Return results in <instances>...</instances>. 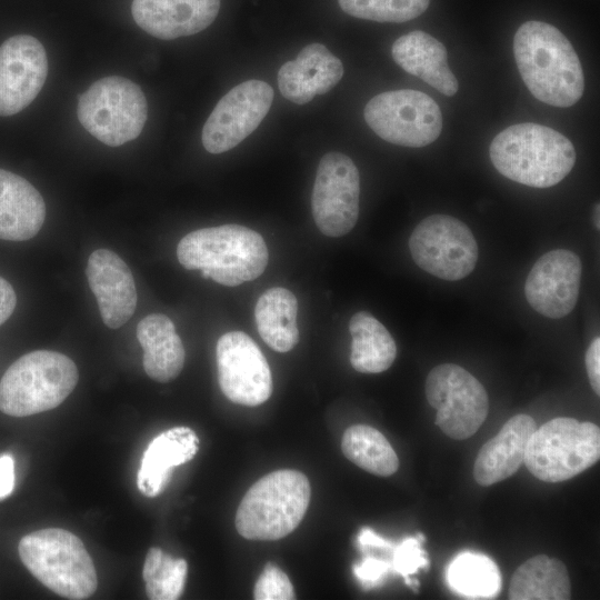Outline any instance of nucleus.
<instances>
[{
  "mask_svg": "<svg viewBox=\"0 0 600 600\" xmlns=\"http://www.w3.org/2000/svg\"><path fill=\"white\" fill-rule=\"evenodd\" d=\"M513 54L531 94L541 102L569 108L584 91V74L572 44L554 26L527 21L517 30Z\"/></svg>",
  "mask_w": 600,
  "mask_h": 600,
  "instance_id": "obj_1",
  "label": "nucleus"
},
{
  "mask_svg": "<svg viewBox=\"0 0 600 600\" xmlns=\"http://www.w3.org/2000/svg\"><path fill=\"white\" fill-rule=\"evenodd\" d=\"M177 258L188 270L227 287H237L260 277L269 253L257 231L240 224L202 228L186 234L177 246Z\"/></svg>",
  "mask_w": 600,
  "mask_h": 600,
  "instance_id": "obj_2",
  "label": "nucleus"
},
{
  "mask_svg": "<svg viewBox=\"0 0 600 600\" xmlns=\"http://www.w3.org/2000/svg\"><path fill=\"white\" fill-rule=\"evenodd\" d=\"M490 160L506 178L533 188L563 180L576 163L572 142L549 127L524 122L499 132L490 143Z\"/></svg>",
  "mask_w": 600,
  "mask_h": 600,
  "instance_id": "obj_3",
  "label": "nucleus"
},
{
  "mask_svg": "<svg viewBox=\"0 0 600 600\" xmlns=\"http://www.w3.org/2000/svg\"><path fill=\"white\" fill-rule=\"evenodd\" d=\"M308 478L297 470H277L259 479L236 514L238 532L249 540H279L303 519L310 502Z\"/></svg>",
  "mask_w": 600,
  "mask_h": 600,
  "instance_id": "obj_4",
  "label": "nucleus"
},
{
  "mask_svg": "<svg viewBox=\"0 0 600 600\" xmlns=\"http://www.w3.org/2000/svg\"><path fill=\"white\" fill-rule=\"evenodd\" d=\"M18 550L26 568L54 593L81 600L96 592L94 564L83 542L72 532L41 529L24 536Z\"/></svg>",
  "mask_w": 600,
  "mask_h": 600,
  "instance_id": "obj_5",
  "label": "nucleus"
},
{
  "mask_svg": "<svg viewBox=\"0 0 600 600\" xmlns=\"http://www.w3.org/2000/svg\"><path fill=\"white\" fill-rule=\"evenodd\" d=\"M79 379L76 363L66 354L37 350L16 360L0 381V410L27 417L61 404Z\"/></svg>",
  "mask_w": 600,
  "mask_h": 600,
  "instance_id": "obj_6",
  "label": "nucleus"
},
{
  "mask_svg": "<svg viewBox=\"0 0 600 600\" xmlns=\"http://www.w3.org/2000/svg\"><path fill=\"white\" fill-rule=\"evenodd\" d=\"M599 458V427L560 417L536 428L528 441L523 462L537 479L560 482L589 469Z\"/></svg>",
  "mask_w": 600,
  "mask_h": 600,
  "instance_id": "obj_7",
  "label": "nucleus"
},
{
  "mask_svg": "<svg viewBox=\"0 0 600 600\" xmlns=\"http://www.w3.org/2000/svg\"><path fill=\"white\" fill-rule=\"evenodd\" d=\"M77 117L99 141L119 147L141 133L148 117L147 99L133 81L104 77L78 97Z\"/></svg>",
  "mask_w": 600,
  "mask_h": 600,
  "instance_id": "obj_8",
  "label": "nucleus"
},
{
  "mask_svg": "<svg viewBox=\"0 0 600 600\" xmlns=\"http://www.w3.org/2000/svg\"><path fill=\"white\" fill-rule=\"evenodd\" d=\"M363 117L381 139L402 147L420 148L432 143L442 130V113L428 94L411 89L374 96Z\"/></svg>",
  "mask_w": 600,
  "mask_h": 600,
  "instance_id": "obj_9",
  "label": "nucleus"
},
{
  "mask_svg": "<svg viewBox=\"0 0 600 600\" xmlns=\"http://www.w3.org/2000/svg\"><path fill=\"white\" fill-rule=\"evenodd\" d=\"M426 398L437 411L436 424L456 440L473 436L489 411L484 387L469 371L454 363L439 364L429 372Z\"/></svg>",
  "mask_w": 600,
  "mask_h": 600,
  "instance_id": "obj_10",
  "label": "nucleus"
},
{
  "mask_svg": "<svg viewBox=\"0 0 600 600\" xmlns=\"http://www.w3.org/2000/svg\"><path fill=\"white\" fill-rule=\"evenodd\" d=\"M409 249L418 267L448 281L470 274L479 256L469 227L447 214H432L420 221L410 236Z\"/></svg>",
  "mask_w": 600,
  "mask_h": 600,
  "instance_id": "obj_11",
  "label": "nucleus"
},
{
  "mask_svg": "<svg viewBox=\"0 0 600 600\" xmlns=\"http://www.w3.org/2000/svg\"><path fill=\"white\" fill-rule=\"evenodd\" d=\"M360 176L354 162L340 152L326 153L317 169L311 197L318 229L328 237L350 232L359 217Z\"/></svg>",
  "mask_w": 600,
  "mask_h": 600,
  "instance_id": "obj_12",
  "label": "nucleus"
},
{
  "mask_svg": "<svg viewBox=\"0 0 600 600\" xmlns=\"http://www.w3.org/2000/svg\"><path fill=\"white\" fill-rule=\"evenodd\" d=\"M273 90L264 81L247 80L216 104L201 133L204 149L213 154L233 149L261 123L271 108Z\"/></svg>",
  "mask_w": 600,
  "mask_h": 600,
  "instance_id": "obj_13",
  "label": "nucleus"
},
{
  "mask_svg": "<svg viewBox=\"0 0 600 600\" xmlns=\"http://www.w3.org/2000/svg\"><path fill=\"white\" fill-rule=\"evenodd\" d=\"M219 386L232 402L256 407L272 392V377L267 359L257 343L242 331H230L217 342Z\"/></svg>",
  "mask_w": 600,
  "mask_h": 600,
  "instance_id": "obj_14",
  "label": "nucleus"
},
{
  "mask_svg": "<svg viewBox=\"0 0 600 600\" xmlns=\"http://www.w3.org/2000/svg\"><path fill=\"white\" fill-rule=\"evenodd\" d=\"M48 76V58L34 37L18 34L0 46V116L27 108L41 91Z\"/></svg>",
  "mask_w": 600,
  "mask_h": 600,
  "instance_id": "obj_15",
  "label": "nucleus"
},
{
  "mask_svg": "<svg viewBox=\"0 0 600 600\" xmlns=\"http://www.w3.org/2000/svg\"><path fill=\"white\" fill-rule=\"evenodd\" d=\"M581 269L579 257L570 250L556 249L544 253L527 277V301L542 316L563 318L576 307Z\"/></svg>",
  "mask_w": 600,
  "mask_h": 600,
  "instance_id": "obj_16",
  "label": "nucleus"
},
{
  "mask_svg": "<svg viewBox=\"0 0 600 600\" xmlns=\"http://www.w3.org/2000/svg\"><path fill=\"white\" fill-rule=\"evenodd\" d=\"M86 276L94 294L101 319L111 329L123 326L137 308V288L127 263L109 249L93 251Z\"/></svg>",
  "mask_w": 600,
  "mask_h": 600,
  "instance_id": "obj_17",
  "label": "nucleus"
},
{
  "mask_svg": "<svg viewBox=\"0 0 600 600\" xmlns=\"http://www.w3.org/2000/svg\"><path fill=\"white\" fill-rule=\"evenodd\" d=\"M220 0H133L131 13L147 33L162 40L196 34L217 18Z\"/></svg>",
  "mask_w": 600,
  "mask_h": 600,
  "instance_id": "obj_18",
  "label": "nucleus"
},
{
  "mask_svg": "<svg viewBox=\"0 0 600 600\" xmlns=\"http://www.w3.org/2000/svg\"><path fill=\"white\" fill-rule=\"evenodd\" d=\"M342 76L341 60L326 46L314 42L306 46L294 60L280 67L278 87L287 100L306 104L317 94L329 92Z\"/></svg>",
  "mask_w": 600,
  "mask_h": 600,
  "instance_id": "obj_19",
  "label": "nucleus"
},
{
  "mask_svg": "<svg viewBox=\"0 0 600 600\" xmlns=\"http://www.w3.org/2000/svg\"><path fill=\"white\" fill-rule=\"evenodd\" d=\"M536 428V421L528 414L510 418L480 449L473 464L477 483L488 487L511 477L523 462L528 441Z\"/></svg>",
  "mask_w": 600,
  "mask_h": 600,
  "instance_id": "obj_20",
  "label": "nucleus"
},
{
  "mask_svg": "<svg viewBox=\"0 0 600 600\" xmlns=\"http://www.w3.org/2000/svg\"><path fill=\"white\" fill-rule=\"evenodd\" d=\"M199 449V438L189 427H174L157 436L146 449L137 474L142 494L154 498L167 486L172 469L192 460Z\"/></svg>",
  "mask_w": 600,
  "mask_h": 600,
  "instance_id": "obj_21",
  "label": "nucleus"
},
{
  "mask_svg": "<svg viewBox=\"0 0 600 600\" xmlns=\"http://www.w3.org/2000/svg\"><path fill=\"white\" fill-rule=\"evenodd\" d=\"M44 219L40 192L24 178L0 169V239L29 240L40 231Z\"/></svg>",
  "mask_w": 600,
  "mask_h": 600,
  "instance_id": "obj_22",
  "label": "nucleus"
},
{
  "mask_svg": "<svg viewBox=\"0 0 600 600\" xmlns=\"http://www.w3.org/2000/svg\"><path fill=\"white\" fill-rule=\"evenodd\" d=\"M398 66L444 96H453L459 83L448 66L446 47L431 34L414 30L399 37L391 47Z\"/></svg>",
  "mask_w": 600,
  "mask_h": 600,
  "instance_id": "obj_23",
  "label": "nucleus"
},
{
  "mask_svg": "<svg viewBox=\"0 0 600 600\" xmlns=\"http://www.w3.org/2000/svg\"><path fill=\"white\" fill-rule=\"evenodd\" d=\"M143 349V369L154 381L176 379L184 364V348L173 322L162 313L144 317L137 327Z\"/></svg>",
  "mask_w": 600,
  "mask_h": 600,
  "instance_id": "obj_24",
  "label": "nucleus"
},
{
  "mask_svg": "<svg viewBox=\"0 0 600 600\" xmlns=\"http://www.w3.org/2000/svg\"><path fill=\"white\" fill-rule=\"evenodd\" d=\"M298 300L288 289L264 291L254 308V321L262 340L277 352H288L299 341Z\"/></svg>",
  "mask_w": 600,
  "mask_h": 600,
  "instance_id": "obj_25",
  "label": "nucleus"
},
{
  "mask_svg": "<svg viewBox=\"0 0 600 600\" xmlns=\"http://www.w3.org/2000/svg\"><path fill=\"white\" fill-rule=\"evenodd\" d=\"M571 598L569 573L558 559L538 554L523 562L509 584L511 600H568Z\"/></svg>",
  "mask_w": 600,
  "mask_h": 600,
  "instance_id": "obj_26",
  "label": "nucleus"
},
{
  "mask_svg": "<svg viewBox=\"0 0 600 600\" xmlns=\"http://www.w3.org/2000/svg\"><path fill=\"white\" fill-rule=\"evenodd\" d=\"M352 338L350 362L361 373H380L397 357L396 342L387 328L370 312L359 311L349 321Z\"/></svg>",
  "mask_w": 600,
  "mask_h": 600,
  "instance_id": "obj_27",
  "label": "nucleus"
},
{
  "mask_svg": "<svg viewBox=\"0 0 600 600\" xmlns=\"http://www.w3.org/2000/svg\"><path fill=\"white\" fill-rule=\"evenodd\" d=\"M343 454L361 469L380 477H389L399 468V459L386 437L366 424L349 427L342 437Z\"/></svg>",
  "mask_w": 600,
  "mask_h": 600,
  "instance_id": "obj_28",
  "label": "nucleus"
},
{
  "mask_svg": "<svg viewBox=\"0 0 600 600\" xmlns=\"http://www.w3.org/2000/svg\"><path fill=\"white\" fill-rule=\"evenodd\" d=\"M447 580L453 591L470 599L493 598L501 588L498 566L474 552H463L454 558L448 568Z\"/></svg>",
  "mask_w": 600,
  "mask_h": 600,
  "instance_id": "obj_29",
  "label": "nucleus"
},
{
  "mask_svg": "<svg viewBox=\"0 0 600 600\" xmlns=\"http://www.w3.org/2000/svg\"><path fill=\"white\" fill-rule=\"evenodd\" d=\"M187 561L164 553L160 548L149 549L143 564L142 577L146 592L151 600H176L184 588Z\"/></svg>",
  "mask_w": 600,
  "mask_h": 600,
  "instance_id": "obj_30",
  "label": "nucleus"
},
{
  "mask_svg": "<svg viewBox=\"0 0 600 600\" xmlns=\"http://www.w3.org/2000/svg\"><path fill=\"white\" fill-rule=\"evenodd\" d=\"M347 14L377 22H406L421 16L430 0H338Z\"/></svg>",
  "mask_w": 600,
  "mask_h": 600,
  "instance_id": "obj_31",
  "label": "nucleus"
},
{
  "mask_svg": "<svg viewBox=\"0 0 600 600\" xmlns=\"http://www.w3.org/2000/svg\"><path fill=\"white\" fill-rule=\"evenodd\" d=\"M257 600L296 599L293 587L288 576L272 562H268L261 572L253 591Z\"/></svg>",
  "mask_w": 600,
  "mask_h": 600,
  "instance_id": "obj_32",
  "label": "nucleus"
},
{
  "mask_svg": "<svg viewBox=\"0 0 600 600\" xmlns=\"http://www.w3.org/2000/svg\"><path fill=\"white\" fill-rule=\"evenodd\" d=\"M421 542L418 538L404 539L392 553V570L401 574L408 586L411 583L409 576L429 564L426 553L421 549Z\"/></svg>",
  "mask_w": 600,
  "mask_h": 600,
  "instance_id": "obj_33",
  "label": "nucleus"
},
{
  "mask_svg": "<svg viewBox=\"0 0 600 600\" xmlns=\"http://www.w3.org/2000/svg\"><path fill=\"white\" fill-rule=\"evenodd\" d=\"M392 570L391 561L368 556L353 567V573L364 587H373Z\"/></svg>",
  "mask_w": 600,
  "mask_h": 600,
  "instance_id": "obj_34",
  "label": "nucleus"
},
{
  "mask_svg": "<svg viewBox=\"0 0 600 600\" xmlns=\"http://www.w3.org/2000/svg\"><path fill=\"white\" fill-rule=\"evenodd\" d=\"M586 368L590 384L597 396L600 394V338L590 343L586 352Z\"/></svg>",
  "mask_w": 600,
  "mask_h": 600,
  "instance_id": "obj_35",
  "label": "nucleus"
},
{
  "mask_svg": "<svg viewBox=\"0 0 600 600\" xmlns=\"http://www.w3.org/2000/svg\"><path fill=\"white\" fill-rule=\"evenodd\" d=\"M14 460L11 454L0 456V501L8 498L14 489Z\"/></svg>",
  "mask_w": 600,
  "mask_h": 600,
  "instance_id": "obj_36",
  "label": "nucleus"
},
{
  "mask_svg": "<svg viewBox=\"0 0 600 600\" xmlns=\"http://www.w3.org/2000/svg\"><path fill=\"white\" fill-rule=\"evenodd\" d=\"M17 296L12 286L0 277V326L13 313Z\"/></svg>",
  "mask_w": 600,
  "mask_h": 600,
  "instance_id": "obj_37",
  "label": "nucleus"
},
{
  "mask_svg": "<svg viewBox=\"0 0 600 600\" xmlns=\"http://www.w3.org/2000/svg\"><path fill=\"white\" fill-rule=\"evenodd\" d=\"M358 544L360 546L361 550H364L367 548H379V549L393 548V546L389 541L379 537L376 532H373L372 530L368 528L362 529L361 532L359 533Z\"/></svg>",
  "mask_w": 600,
  "mask_h": 600,
  "instance_id": "obj_38",
  "label": "nucleus"
},
{
  "mask_svg": "<svg viewBox=\"0 0 600 600\" xmlns=\"http://www.w3.org/2000/svg\"><path fill=\"white\" fill-rule=\"evenodd\" d=\"M599 214H600L599 203H597L596 207H594V212H593V221H594V226H596L597 229L600 228Z\"/></svg>",
  "mask_w": 600,
  "mask_h": 600,
  "instance_id": "obj_39",
  "label": "nucleus"
}]
</instances>
